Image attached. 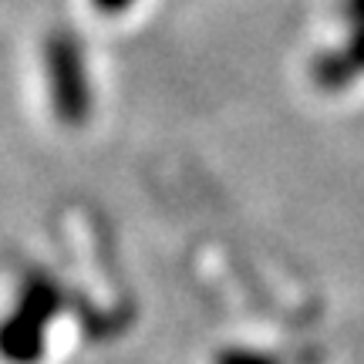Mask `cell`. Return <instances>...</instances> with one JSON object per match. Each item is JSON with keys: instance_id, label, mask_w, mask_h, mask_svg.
Instances as JSON below:
<instances>
[{"instance_id": "obj_1", "label": "cell", "mask_w": 364, "mask_h": 364, "mask_svg": "<svg viewBox=\"0 0 364 364\" xmlns=\"http://www.w3.org/2000/svg\"><path fill=\"white\" fill-rule=\"evenodd\" d=\"M135 4V0H91V7L98 14H108V17H115V14H125Z\"/></svg>"}, {"instance_id": "obj_2", "label": "cell", "mask_w": 364, "mask_h": 364, "mask_svg": "<svg viewBox=\"0 0 364 364\" xmlns=\"http://www.w3.org/2000/svg\"><path fill=\"white\" fill-rule=\"evenodd\" d=\"M351 14L358 21H364V0H351Z\"/></svg>"}]
</instances>
